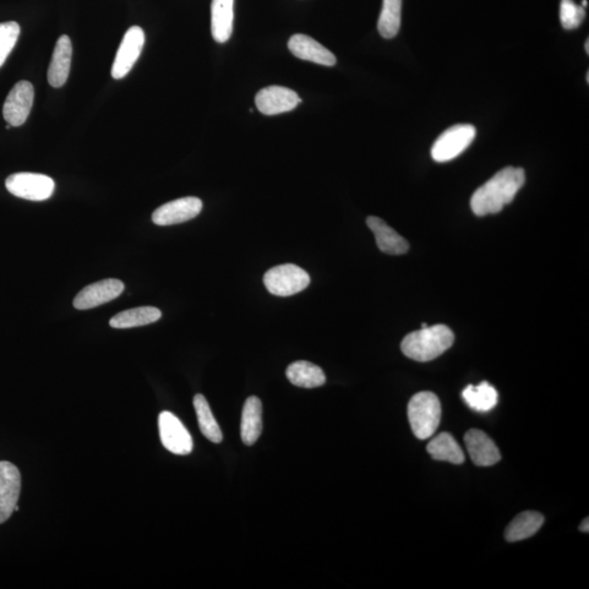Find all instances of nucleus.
<instances>
[{
	"instance_id": "39448f33",
	"label": "nucleus",
	"mask_w": 589,
	"mask_h": 589,
	"mask_svg": "<svg viewBox=\"0 0 589 589\" xmlns=\"http://www.w3.org/2000/svg\"><path fill=\"white\" fill-rule=\"evenodd\" d=\"M476 136V128L472 125H455L444 131L435 140L431 156L435 162L445 163L461 155Z\"/></svg>"
},
{
	"instance_id": "a878e982",
	"label": "nucleus",
	"mask_w": 589,
	"mask_h": 589,
	"mask_svg": "<svg viewBox=\"0 0 589 589\" xmlns=\"http://www.w3.org/2000/svg\"><path fill=\"white\" fill-rule=\"evenodd\" d=\"M401 18L402 0H384V7L378 21L380 35L387 40L395 37L400 31Z\"/></svg>"
},
{
	"instance_id": "f8f14e48",
	"label": "nucleus",
	"mask_w": 589,
	"mask_h": 589,
	"mask_svg": "<svg viewBox=\"0 0 589 589\" xmlns=\"http://www.w3.org/2000/svg\"><path fill=\"white\" fill-rule=\"evenodd\" d=\"M300 102L297 93L285 86H267L255 95L256 108L267 116L291 112Z\"/></svg>"
},
{
	"instance_id": "7ed1b4c3",
	"label": "nucleus",
	"mask_w": 589,
	"mask_h": 589,
	"mask_svg": "<svg viewBox=\"0 0 589 589\" xmlns=\"http://www.w3.org/2000/svg\"><path fill=\"white\" fill-rule=\"evenodd\" d=\"M409 424L416 438H431L438 429L441 420V403L433 392H419L408 403Z\"/></svg>"
},
{
	"instance_id": "a211bd4d",
	"label": "nucleus",
	"mask_w": 589,
	"mask_h": 589,
	"mask_svg": "<svg viewBox=\"0 0 589 589\" xmlns=\"http://www.w3.org/2000/svg\"><path fill=\"white\" fill-rule=\"evenodd\" d=\"M234 0H212L211 31L217 43H226L232 36Z\"/></svg>"
},
{
	"instance_id": "2f4dec72",
	"label": "nucleus",
	"mask_w": 589,
	"mask_h": 589,
	"mask_svg": "<svg viewBox=\"0 0 589 589\" xmlns=\"http://www.w3.org/2000/svg\"><path fill=\"white\" fill-rule=\"evenodd\" d=\"M427 324H423L422 327H427Z\"/></svg>"
},
{
	"instance_id": "473e14b6",
	"label": "nucleus",
	"mask_w": 589,
	"mask_h": 589,
	"mask_svg": "<svg viewBox=\"0 0 589 589\" xmlns=\"http://www.w3.org/2000/svg\"><path fill=\"white\" fill-rule=\"evenodd\" d=\"M5 128H7L9 130L11 128V125H8L7 127H5Z\"/></svg>"
},
{
	"instance_id": "cd10ccee",
	"label": "nucleus",
	"mask_w": 589,
	"mask_h": 589,
	"mask_svg": "<svg viewBox=\"0 0 589 589\" xmlns=\"http://www.w3.org/2000/svg\"><path fill=\"white\" fill-rule=\"evenodd\" d=\"M585 9L573 0H562L560 5V20L565 30H574L585 19Z\"/></svg>"
},
{
	"instance_id": "2eb2a0df",
	"label": "nucleus",
	"mask_w": 589,
	"mask_h": 589,
	"mask_svg": "<svg viewBox=\"0 0 589 589\" xmlns=\"http://www.w3.org/2000/svg\"><path fill=\"white\" fill-rule=\"evenodd\" d=\"M288 48L294 56L299 59L308 60L326 67H332L336 64L335 55L308 35H293L289 38Z\"/></svg>"
},
{
	"instance_id": "6e6552de",
	"label": "nucleus",
	"mask_w": 589,
	"mask_h": 589,
	"mask_svg": "<svg viewBox=\"0 0 589 589\" xmlns=\"http://www.w3.org/2000/svg\"><path fill=\"white\" fill-rule=\"evenodd\" d=\"M145 43V31L140 26H131L125 33L113 64L112 76L114 79H123L130 73L135 64L138 62Z\"/></svg>"
},
{
	"instance_id": "6ab92c4d",
	"label": "nucleus",
	"mask_w": 589,
	"mask_h": 589,
	"mask_svg": "<svg viewBox=\"0 0 589 589\" xmlns=\"http://www.w3.org/2000/svg\"><path fill=\"white\" fill-rule=\"evenodd\" d=\"M262 433V403L256 396H250L245 401L240 434L245 445H254Z\"/></svg>"
},
{
	"instance_id": "4be33fe9",
	"label": "nucleus",
	"mask_w": 589,
	"mask_h": 589,
	"mask_svg": "<svg viewBox=\"0 0 589 589\" xmlns=\"http://www.w3.org/2000/svg\"><path fill=\"white\" fill-rule=\"evenodd\" d=\"M427 451L431 457L436 461L450 462L460 465L465 462V455H464L462 447L457 444V441L450 434L442 433L427 445Z\"/></svg>"
},
{
	"instance_id": "1a4fd4ad",
	"label": "nucleus",
	"mask_w": 589,
	"mask_h": 589,
	"mask_svg": "<svg viewBox=\"0 0 589 589\" xmlns=\"http://www.w3.org/2000/svg\"><path fill=\"white\" fill-rule=\"evenodd\" d=\"M35 101V87L29 81H20L5 98L3 114L11 127H20L26 122Z\"/></svg>"
},
{
	"instance_id": "7c9ffc66",
	"label": "nucleus",
	"mask_w": 589,
	"mask_h": 589,
	"mask_svg": "<svg viewBox=\"0 0 589 589\" xmlns=\"http://www.w3.org/2000/svg\"><path fill=\"white\" fill-rule=\"evenodd\" d=\"M585 51H586L587 54H589V40L586 41Z\"/></svg>"
},
{
	"instance_id": "aec40b11",
	"label": "nucleus",
	"mask_w": 589,
	"mask_h": 589,
	"mask_svg": "<svg viewBox=\"0 0 589 589\" xmlns=\"http://www.w3.org/2000/svg\"><path fill=\"white\" fill-rule=\"evenodd\" d=\"M544 522V515L538 512H523L506 527L504 537L509 543L521 542L534 536L542 528Z\"/></svg>"
},
{
	"instance_id": "dca6fc26",
	"label": "nucleus",
	"mask_w": 589,
	"mask_h": 589,
	"mask_svg": "<svg viewBox=\"0 0 589 589\" xmlns=\"http://www.w3.org/2000/svg\"><path fill=\"white\" fill-rule=\"evenodd\" d=\"M73 57V44L67 35L58 38L55 46L52 62L49 65L47 79L53 87L63 86L68 80Z\"/></svg>"
},
{
	"instance_id": "bb28decb",
	"label": "nucleus",
	"mask_w": 589,
	"mask_h": 589,
	"mask_svg": "<svg viewBox=\"0 0 589 589\" xmlns=\"http://www.w3.org/2000/svg\"><path fill=\"white\" fill-rule=\"evenodd\" d=\"M20 35V25L15 21L0 24V68L7 60L11 52L18 41Z\"/></svg>"
},
{
	"instance_id": "5701e85b",
	"label": "nucleus",
	"mask_w": 589,
	"mask_h": 589,
	"mask_svg": "<svg viewBox=\"0 0 589 589\" xmlns=\"http://www.w3.org/2000/svg\"><path fill=\"white\" fill-rule=\"evenodd\" d=\"M161 310L155 307L134 308L113 316L109 325L114 329H130V327L155 324L161 319Z\"/></svg>"
},
{
	"instance_id": "f03ea898",
	"label": "nucleus",
	"mask_w": 589,
	"mask_h": 589,
	"mask_svg": "<svg viewBox=\"0 0 589 589\" xmlns=\"http://www.w3.org/2000/svg\"><path fill=\"white\" fill-rule=\"evenodd\" d=\"M454 343V334L449 326L436 324L422 327L404 338L401 348L406 357L416 362H430L441 356Z\"/></svg>"
},
{
	"instance_id": "9d476101",
	"label": "nucleus",
	"mask_w": 589,
	"mask_h": 589,
	"mask_svg": "<svg viewBox=\"0 0 589 589\" xmlns=\"http://www.w3.org/2000/svg\"><path fill=\"white\" fill-rule=\"evenodd\" d=\"M202 206L204 205L199 198L185 196L157 207L152 215V221L158 226L188 222L200 215Z\"/></svg>"
},
{
	"instance_id": "423d86ee",
	"label": "nucleus",
	"mask_w": 589,
	"mask_h": 589,
	"mask_svg": "<svg viewBox=\"0 0 589 589\" xmlns=\"http://www.w3.org/2000/svg\"><path fill=\"white\" fill-rule=\"evenodd\" d=\"M5 188L11 195L30 201H44L51 198L55 183L46 175L16 173L5 179Z\"/></svg>"
},
{
	"instance_id": "b1692460",
	"label": "nucleus",
	"mask_w": 589,
	"mask_h": 589,
	"mask_svg": "<svg viewBox=\"0 0 589 589\" xmlns=\"http://www.w3.org/2000/svg\"><path fill=\"white\" fill-rule=\"evenodd\" d=\"M462 396L467 405L476 412H489L498 404V392L488 382H482L477 386L468 385Z\"/></svg>"
},
{
	"instance_id": "f257e3e1",
	"label": "nucleus",
	"mask_w": 589,
	"mask_h": 589,
	"mask_svg": "<svg viewBox=\"0 0 589 589\" xmlns=\"http://www.w3.org/2000/svg\"><path fill=\"white\" fill-rule=\"evenodd\" d=\"M525 184L523 168L505 167L496 173L487 183L474 191L471 206L474 215H495L514 200L518 190Z\"/></svg>"
},
{
	"instance_id": "0eeeda50",
	"label": "nucleus",
	"mask_w": 589,
	"mask_h": 589,
	"mask_svg": "<svg viewBox=\"0 0 589 589\" xmlns=\"http://www.w3.org/2000/svg\"><path fill=\"white\" fill-rule=\"evenodd\" d=\"M158 430H160L162 444L173 454L188 455L193 452V438L183 423L174 414L169 412L160 414Z\"/></svg>"
},
{
	"instance_id": "c756f323",
	"label": "nucleus",
	"mask_w": 589,
	"mask_h": 589,
	"mask_svg": "<svg viewBox=\"0 0 589 589\" xmlns=\"http://www.w3.org/2000/svg\"><path fill=\"white\" fill-rule=\"evenodd\" d=\"M581 5H582V7H583L584 9H585V8L587 7V5H588V2H587V0H583Z\"/></svg>"
},
{
	"instance_id": "f3484780",
	"label": "nucleus",
	"mask_w": 589,
	"mask_h": 589,
	"mask_svg": "<svg viewBox=\"0 0 589 589\" xmlns=\"http://www.w3.org/2000/svg\"><path fill=\"white\" fill-rule=\"evenodd\" d=\"M367 225L374 233L376 245L382 253L393 255L406 254L409 249L407 240L401 236L387 224L376 216L367 218Z\"/></svg>"
},
{
	"instance_id": "20e7f679",
	"label": "nucleus",
	"mask_w": 589,
	"mask_h": 589,
	"mask_svg": "<svg viewBox=\"0 0 589 589\" xmlns=\"http://www.w3.org/2000/svg\"><path fill=\"white\" fill-rule=\"evenodd\" d=\"M265 285L275 296L287 297L303 292L310 284V276L302 267L283 265L272 267L264 277Z\"/></svg>"
},
{
	"instance_id": "412c9836",
	"label": "nucleus",
	"mask_w": 589,
	"mask_h": 589,
	"mask_svg": "<svg viewBox=\"0 0 589 589\" xmlns=\"http://www.w3.org/2000/svg\"><path fill=\"white\" fill-rule=\"evenodd\" d=\"M286 376L292 384L304 387V389H314L325 384V374L318 365L309 362L294 363L288 365Z\"/></svg>"
},
{
	"instance_id": "c85d7f7f",
	"label": "nucleus",
	"mask_w": 589,
	"mask_h": 589,
	"mask_svg": "<svg viewBox=\"0 0 589 589\" xmlns=\"http://www.w3.org/2000/svg\"><path fill=\"white\" fill-rule=\"evenodd\" d=\"M580 531H582L583 533H588V532H589V521H588V517H586L585 520H584V521L582 522V524H581V525H580Z\"/></svg>"
},
{
	"instance_id": "9b49d317",
	"label": "nucleus",
	"mask_w": 589,
	"mask_h": 589,
	"mask_svg": "<svg viewBox=\"0 0 589 589\" xmlns=\"http://www.w3.org/2000/svg\"><path fill=\"white\" fill-rule=\"evenodd\" d=\"M21 493L18 467L7 461L0 462V524L13 515Z\"/></svg>"
},
{
	"instance_id": "4468645a",
	"label": "nucleus",
	"mask_w": 589,
	"mask_h": 589,
	"mask_svg": "<svg viewBox=\"0 0 589 589\" xmlns=\"http://www.w3.org/2000/svg\"><path fill=\"white\" fill-rule=\"evenodd\" d=\"M464 440L469 456L477 466H493L501 460L498 446L484 431L471 429L467 431Z\"/></svg>"
},
{
	"instance_id": "393cba45",
	"label": "nucleus",
	"mask_w": 589,
	"mask_h": 589,
	"mask_svg": "<svg viewBox=\"0 0 589 589\" xmlns=\"http://www.w3.org/2000/svg\"><path fill=\"white\" fill-rule=\"evenodd\" d=\"M194 406L196 417H198L199 428L202 434L213 444H221L223 434L218 425L216 419L213 416L209 403L202 394H196L194 397Z\"/></svg>"
},
{
	"instance_id": "ddd939ff",
	"label": "nucleus",
	"mask_w": 589,
	"mask_h": 589,
	"mask_svg": "<svg viewBox=\"0 0 589 589\" xmlns=\"http://www.w3.org/2000/svg\"><path fill=\"white\" fill-rule=\"evenodd\" d=\"M125 285L116 278H107L85 287L76 294L74 307L78 310H86L98 307V305L112 302L124 292Z\"/></svg>"
}]
</instances>
